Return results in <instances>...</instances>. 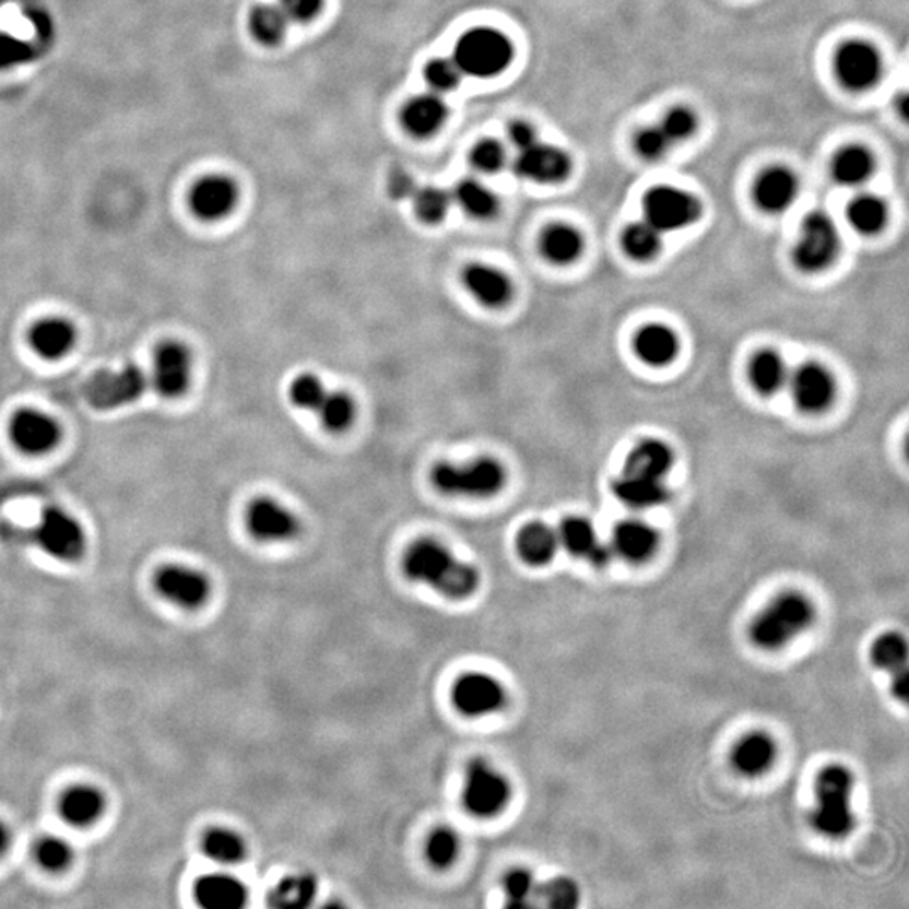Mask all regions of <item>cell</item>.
Returning <instances> with one entry per match:
<instances>
[{
    "label": "cell",
    "instance_id": "cell-46",
    "mask_svg": "<svg viewBox=\"0 0 909 909\" xmlns=\"http://www.w3.org/2000/svg\"><path fill=\"white\" fill-rule=\"evenodd\" d=\"M413 201H415V210L420 220L428 224H437L447 216L453 198L444 189L428 186V188L416 189Z\"/></svg>",
    "mask_w": 909,
    "mask_h": 909
},
{
    "label": "cell",
    "instance_id": "cell-57",
    "mask_svg": "<svg viewBox=\"0 0 909 909\" xmlns=\"http://www.w3.org/2000/svg\"><path fill=\"white\" fill-rule=\"evenodd\" d=\"M415 191V182L406 173H397L389 180V192L394 199L413 198Z\"/></svg>",
    "mask_w": 909,
    "mask_h": 909
},
{
    "label": "cell",
    "instance_id": "cell-36",
    "mask_svg": "<svg viewBox=\"0 0 909 909\" xmlns=\"http://www.w3.org/2000/svg\"><path fill=\"white\" fill-rule=\"evenodd\" d=\"M202 852L210 861L220 865L241 864L248 855V847L245 839L235 830L216 829L208 830L202 837Z\"/></svg>",
    "mask_w": 909,
    "mask_h": 909
},
{
    "label": "cell",
    "instance_id": "cell-34",
    "mask_svg": "<svg viewBox=\"0 0 909 909\" xmlns=\"http://www.w3.org/2000/svg\"><path fill=\"white\" fill-rule=\"evenodd\" d=\"M583 236L568 224H554L541 236V251L556 264H568L583 253Z\"/></svg>",
    "mask_w": 909,
    "mask_h": 909
},
{
    "label": "cell",
    "instance_id": "cell-14",
    "mask_svg": "<svg viewBox=\"0 0 909 909\" xmlns=\"http://www.w3.org/2000/svg\"><path fill=\"white\" fill-rule=\"evenodd\" d=\"M154 388L161 397L177 400L191 388L192 354L180 342L169 341L158 345L154 357Z\"/></svg>",
    "mask_w": 909,
    "mask_h": 909
},
{
    "label": "cell",
    "instance_id": "cell-33",
    "mask_svg": "<svg viewBox=\"0 0 909 909\" xmlns=\"http://www.w3.org/2000/svg\"><path fill=\"white\" fill-rule=\"evenodd\" d=\"M874 157L862 145H849L842 149L833 161V176L837 182L849 188L861 186L873 176Z\"/></svg>",
    "mask_w": 909,
    "mask_h": 909
},
{
    "label": "cell",
    "instance_id": "cell-51",
    "mask_svg": "<svg viewBox=\"0 0 909 909\" xmlns=\"http://www.w3.org/2000/svg\"><path fill=\"white\" fill-rule=\"evenodd\" d=\"M36 55V46L31 45L29 40L9 33H0V71L14 70V68L31 63Z\"/></svg>",
    "mask_w": 909,
    "mask_h": 909
},
{
    "label": "cell",
    "instance_id": "cell-56",
    "mask_svg": "<svg viewBox=\"0 0 909 909\" xmlns=\"http://www.w3.org/2000/svg\"><path fill=\"white\" fill-rule=\"evenodd\" d=\"M509 139L510 143L518 151H522V149L529 147L532 143L538 142L535 130L529 123H526V121H516V123L510 126Z\"/></svg>",
    "mask_w": 909,
    "mask_h": 909
},
{
    "label": "cell",
    "instance_id": "cell-60",
    "mask_svg": "<svg viewBox=\"0 0 909 909\" xmlns=\"http://www.w3.org/2000/svg\"><path fill=\"white\" fill-rule=\"evenodd\" d=\"M9 846H11V830L4 822L0 821V858L8 852Z\"/></svg>",
    "mask_w": 909,
    "mask_h": 909
},
{
    "label": "cell",
    "instance_id": "cell-52",
    "mask_svg": "<svg viewBox=\"0 0 909 909\" xmlns=\"http://www.w3.org/2000/svg\"><path fill=\"white\" fill-rule=\"evenodd\" d=\"M674 143L665 135L664 130L659 126L646 127L638 130L634 139V147L638 157L647 162H659L669 154Z\"/></svg>",
    "mask_w": 909,
    "mask_h": 909
},
{
    "label": "cell",
    "instance_id": "cell-31",
    "mask_svg": "<svg viewBox=\"0 0 909 909\" xmlns=\"http://www.w3.org/2000/svg\"><path fill=\"white\" fill-rule=\"evenodd\" d=\"M447 118V105L437 95H422L411 99L403 111L404 127L416 137H429L440 129Z\"/></svg>",
    "mask_w": 909,
    "mask_h": 909
},
{
    "label": "cell",
    "instance_id": "cell-49",
    "mask_svg": "<svg viewBox=\"0 0 909 909\" xmlns=\"http://www.w3.org/2000/svg\"><path fill=\"white\" fill-rule=\"evenodd\" d=\"M697 126L699 121H697L696 111L684 105L671 108L659 123L660 129L664 130L672 143L689 140L697 132Z\"/></svg>",
    "mask_w": 909,
    "mask_h": 909
},
{
    "label": "cell",
    "instance_id": "cell-43",
    "mask_svg": "<svg viewBox=\"0 0 909 909\" xmlns=\"http://www.w3.org/2000/svg\"><path fill=\"white\" fill-rule=\"evenodd\" d=\"M871 660L877 669H884L892 674L906 668V662H908L906 638L898 631H887L881 635L871 647Z\"/></svg>",
    "mask_w": 909,
    "mask_h": 909
},
{
    "label": "cell",
    "instance_id": "cell-44",
    "mask_svg": "<svg viewBox=\"0 0 909 909\" xmlns=\"http://www.w3.org/2000/svg\"><path fill=\"white\" fill-rule=\"evenodd\" d=\"M73 858V847L63 837L45 836L34 846V859L48 873L67 871Z\"/></svg>",
    "mask_w": 909,
    "mask_h": 909
},
{
    "label": "cell",
    "instance_id": "cell-12",
    "mask_svg": "<svg viewBox=\"0 0 909 909\" xmlns=\"http://www.w3.org/2000/svg\"><path fill=\"white\" fill-rule=\"evenodd\" d=\"M154 588L170 605L184 610H198L211 597V581L198 569L182 565H169L158 569Z\"/></svg>",
    "mask_w": 909,
    "mask_h": 909
},
{
    "label": "cell",
    "instance_id": "cell-26",
    "mask_svg": "<svg viewBox=\"0 0 909 909\" xmlns=\"http://www.w3.org/2000/svg\"><path fill=\"white\" fill-rule=\"evenodd\" d=\"M659 534L652 526L638 519L619 522L613 531V553L628 563H644L656 553Z\"/></svg>",
    "mask_w": 909,
    "mask_h": 909
},
{
    "label": "cell",
    "instance_id": "cell-3",
    "mask_svg": "<svg viewBox=\"0 0 909 909\" xmlns=\"http://www.w3.org/2000/svg\"><path fill=\"white\" fill-rule=\"evenodd\" d=\"M854 777L842 765H830L818 774L815 781V808L812 812V827L821 836L843 839L854 830L855 815L851 796Z\"/></svg>",
    "mask_w": 909,
    "mask_h": 909
},
{
    "label": "cell",
    "instance_id": "cell-21",
    "mask_svg": "<svg viewBox=\"0 0 909 909\" xmlns=\"http://www.w3.org/2000/svg\"><path fill=\"white\" fill-rule=\"evenodd\" d=\"M59 817L71 827L88 829L105 814L107 799L92 784H74L58 802Z\"/></svg>",
    "mask_w": 909,
    "mask_h": 909
},
{
    "label": "cell",
    "instance_id": "cell-7",
    "mask_svg": "<svg viewBox=\"0 0 909 909\" xmlns=\"http://www.w3.org/2000/svg\"><path fill=\"white\" fill-rule=\"evenodd\" d=\"M512 787L507 777L485 759H473L467 768L463 805L479 818L497 817L509 805Z\"/></svg>",
    "mask_w": 909,
    "mask_h": 909
},
{
    "label": "cell",
    "instance_id": "cell-47",
    "mask_svg": "<svg viewBox=\"0 0 909 909\" xmlns=\"http://www.w3.org/2000/svg\"><path fill=\"white\" fill-rule=\"evenodd\" d=\"M538 896L547 908L572 909L580 905V887L569 877H554L540 886Z\"/></svg>",
    "mask_w": 909,
    "mask_h": 909
},
{
    "label": "cell",
    "instance_id": "cell-30",
    "mask_svg": "<svg viewBox=\"0 0 909 909\" xmlns=\"http://www.w3.org/2000/svg\"><path fill=\"white\" fill-rule=\"evenodd\" d=\"M516 550L529 566H546L559 550L557 532L544 522H531L519 531Z\"/></svg>",
    "mask_w": 909,
    "mask_h": 909
},
{
    "label": "cell",
    "instance_id": "cell-41",
    "mask_svg": "<svg viewBox=\"0 0 909 909\" xmlns=\"http://www.w3.org/2000/svg\"><path fill=\"white\" fill-rule=\"evenodd\" d=\"M556 532L559 546L565 547L571 556L587 559L588 554L598 543L593 524L585 518H566Z\"/></svg>",
    "mask_w": 909,
    "mask_h": 909
},
{
    "label": "cell",
    "instance_id": "cell-6",
    "mask_svg": "<svg viewBox=\"0 0 909 909\" xmlns=\"http://www.w3.org/2000/svg\"><path fill=\"white\" fill-rule=\"evenodd\" d=\"M33 535L40 550L61 563L80 562L88 546L83 526L61 507H48L34 528Z\"/></svg>",
    "mask_w": 909,
    "mask_h": 909
},
{
    "label": "cell",
    "instance_id": "cell-4",
    "mask_svg": "<svg viewBox=\"0 0 909 909\" xmlns=\"http://www.w3.org/2000/svg\"><path fill=\"white\" fill-rule=\"evenodd\" d=\"M429 479L441 494L484 499L504 487L506 470L497 460L482 457L467 463H437Z\"/></svg>",
    "mask_w": 909,
    "mask_h": 909
},
{
    "label": "cell",
    "instance_id": "cell-45",
    "mask_svg": "<svg viewBox=\"0 0 909 909\" xmlns=\"http://www.w3.org/2000/svg\"><path fill=\"white\" fill-rule=\"evenodd\" d=\"M426 859L437 870H447L460 854V839L453 829L440 827L429 834L426 842Z\"/></svg>",
    "mask_w": 909,
    "mask_h": 909
},
{
    "label": "cell",
    "instance_id": "cell-11",
    "mask_svg": "<svg viewBox=\"0 0 909 909\" xmlns=\"http://www.w3.org/2000/svg\"><path fill=\"white\" fill-rule=\"evenodd\" d=\"M837 78L847 90L867 92L880 83L884 73L883 58L867 40H847L834 59Z\"/></svg>",
    "mask_w": 909,
    "mask_h": 909
},
{
    "label": "cell",
    "instance_id": "cell-23",
    "mask_svg": "<svg viewBox=\"0 0 909 909\" xmlns=\"http://www.w3.org/2000/svg\"><path fill=\"white\" fill-rule=\"evenodd\" d=\"M777 743L767 733L755 731L741 737L731 752L734 770L743 777H762L774 767Z\"/></svg>",
    "mask_w": 909,
    "mask_h": 909
},
{
    "label": "cell",
    "instance_id": "cell-29",
    "mask_svg": "<svg viewBox=\"0 0 909 909\" xmlns=\"http://www.w3.org/2000/svg\"><path fill=\"white\" fill-rule=\"evenodd\" d=\"M613 494L625 506L634 509H652L662 506L669 499V488L665 487L664 481L638 477L625 472L613 484Z\"/></svg>",
    "mask_w": 909,
    "mask_h": 909
},
{
    "label": "cell",
    "instance_id": "cell-10",
    "mask_svg": "<svg viewBox=\"0 0 909 909\" xmlns=\"http://www.w3.org/2000/svg\"><path fill=\"white\" fill-rule=\"evenodd\" d=\"M147 386L145 373L129 364L117 370H99L86 382L85 398L95 410H117L140 400Z\"/></svg>",
    "mask_w": 909,
    "mask_h": 909
},
{
    "label": "cell",
    "instance_id": "cell-40",
    "mask_svg": "<svg viewBox=\"0 0 909 909\" xmlns=\"http://www.w3.org/2000/svg\"><path fill=\"white\" fill-rule=\"evenodd\" d=\"M288 17L280 5H257L250 14V31L261 45L275 46L286 34Z\"/></svg>",
    "mask_w": 909,
    "mask_h": 909
},
{
    "label": "cell",
    "instance_id": "cell-48",
    "mask_svg": "<svg viewBox=\"0 0 909 909\" xmlns=\"http://www.w3.org/2000/svg\"><path fill=\"white\" fill-rule=\"evenodd\" d=\"M327 389L323 382L314 375H300L291 385V401L300 410L316 413L322 406L327 397Z\"/></svg>",
    "mask_w": 909,
    "mask_h": 909
},
{
    "label": "cell",
    "instance_id": "cell-59",
    "mask_svg": "<svg viewBox=\"0 0 909 909\" xmlns=\"http://www.w3.org/2000/svg\"><path fill=\"white\" fill-rule=\"evenodd\" d=\"M892 693L896 699L902 700L906 703L908 699L909 693V675H908V668L899 669V671L893 672V682H892Z\"/></svg>",
    "mask_w": 909,
    "mask_h": 909
},
{
    "label": "cell",
    "instance_id": "cell-17",
    "mask_svg": "<svg viewBox=\"0 0 909 909\" xmlns=\"http://www.w3.org/2000/svg\"><path fill=\"white\" fill-rule=\"evenodd\" d=\"M11 440L27 454H45L61 441L58 422L37 410H21L11 422Z\"/></svg>",
    "mask_w": 909,
    "mask_h": 909
},
{
    "label": "cell",
    "instance_id": "cell-27",
    "mask_svg": "<svg viewBox=\"0 0 909 909\" xmlns=\"http://www.w3.org/2000/svg\"><path fill=\"white\" fill-rule=\"evenodd\" d=\"M674 465V453L671 447L664 441L644 440L630 451L625 462V473L638 475V477L657 479L664 481L665 475L671 472Z\"/></svg>",
    "mask_w": 909,
    "mask_h": 909
},
{
    "label": "cell",
    "instance_id": "cell-55",
    "mask_svg": "<svg viewBox=\"0 0 909 909\" xmlns=\"http://www.w3.org/2000/svg\"><path fill=\"white\" fill-rule=\"evenodd\" d=\"M280 8L285 12L288 21L295 23H307L319 14L322 8V0H280Z\"/></svg>",
    "mask_w": 909,
    "mask_h": 909
},
{
    "label": "cell",
    "instance_id": "cell-54",
    "mask_svg": "<svg viewBox=\"0 0 909 909\" xmlns=\"http://www.w3.org/2000/svg\"><path fill=\"white\" fill-rule=\"evenodd\" d=\"M472 162L475 169L481 170V173H499L506 164V151L495 140H485L473 149Z\"/></svg>",
    "mask_w": 909,
    "mask_h": 909
},
{
    "label": "cell",
    "instance_id": "cell-39",
    "mask_svg": "<svg viewBox=\"0 0 909 909\" xmlns=\"http://www.w3.org/2000/svg\"><path fill=\"white\" fill-rule=\"evenodd\" d=\"M622 246H624L625 253L634 260H652L662 250V233L649 221H637L625 229L622 235Z\"/></svg>",
    "mask_w": 909,
    "mask_h": 909
},
{
    "label": "cell",
    "instance_id": "cell-1",
    "mask_svg": "<svg viewBox=\"0 0 909 909\" xmlns=\"http://www.w3.org/2000/svg\"><path fill=\"white\" fill-rule=\"evenodd\" d=\"M404 575L415 583L426 585L450 600H465L481 588V572L460 562L444 544L420 540L408 547L403 557Z\"/></svg>",
    "mask_w": 909,
    "mask_h": 909
},
{
    "label": "cell",
    "instance_id": "cell-37",
    "mask_svg": "<svg viewBox=\"0 0 909 909\" xmlns=\"http://www.w3.org/2000/svg\"><path fill=\"white\" fill-rule=\"evenodd\" d=\"M847 217L851 226L862 235H876L886 226V202L874 194L858 196L847 208Z\"/></svg>",
    "mask_w": 909,
    "mask_h": 909
},
{
    "label": "cell",
    "instance_id": "cell-22",
    "mask_svg": "<svg viewBox=\"0 0 909 909\" xmlns=\"http://www.w3.org/2000/svg\"><path fill=\"white\" fill-rule=\"evenodd\" d=\"M29 345L43 359H63L76 345V327L59 317L39 320L31 327Z\"/></svg>",
    "mask_w": 909,
    "mask_h": 909
},
{
    "label": "cell",
    "instance_id": "cell-2",
    "mask_svg": "<svg viewBox=\"0 0 909 909\" xmlns=\"http://www.w3.org/2000/svg\"><path fill=\"white\" fill-rule=\"evenodd\" d=\"M817 610L811 598L799 591H784L763 610L749 627V638L758 649L780 650L814 625Z\"/></svg>",
    "mask_w": 909,
    "mask_h": 909
},
{
    "label": "cell",
    "instance_id": "cell-5",
    "mask_svg": "<svg viewBox=\"0 0 909 909\" xmlns=\"http://www.w3.org/2000/svg\"><path fill=\"white\" fill-rule=\"evenodd\" d=\"M512 56L510 40L499 31L488 27L470 31L454 49V61L462 73L475 78L497 76L507 70Z\"/></svg>",
    "mask_w": 909,
    "mask_h": 909
},
{
    "label": "cell",
    "instance_id": "cell-28",
    "mask_svg": "<svg viewBox=\"0 0 909 909\" xmlns=\"http://www.w3.org/2000/svg\"><path fill=\"white\" fill-rule=\"evenodd\" d=\"M635 353L650 366H665L678 353V339L674 330L662 323H650L638 330L634 341Z\"/></svg>",
    "mask_w": 909,
    "mask_h": 909
},
{
    "label": "cell",
    "instance_id": "cell-32",
    "mask_svg": "<svg viewBox=\"0 0 909 909\" xmlns=\"http://www.w3.org/2000/svg\"><path fill=\"white\" fill-rule=\"evenodd\" d=\"M790 370L783 357L771 349H765L753 357L749 364V379L756 391L762 394H775L789 385Z\"/></svg>",
    "mask_w": 909,
    "mask_h": 909
},
{
    "label": "cell",
    "instance_id": "cell-18",
    "mask_svg": "<svg viewBox=\"0 0 909 909\" xmlns=\"http://www.w3.org/2000/svg\"><path fill=\"white\" fill-rule=\"evenodd\" d=\"M793 400L800 410L821 413L829 408L836 397V381L829 370L818 363H805L793 370L789 378Z\"/></svg>",
    "mask_w": 909,
    "mask_h": 909
},
{
    "label": "cell",
    "instance_id": "cell-42",
    "mask_svg": "<svg viewBox=\"0 0 909 909\" xmlns=\"http://www.w3.org/2000/svg\"><path fill=\"white\" fill-rule=\"evenodd\" d=\"M317 416L323 428L332 433H341L353 425L356 418V404L345 392L329 391L322 406L317 411Z\"/></svg>",
    "mask_w": 909,
    "mask_h": 909
},
{
    "label": "cell",
    "instance_id": "cell-50",
    "mask_svg": "<svg viewBox=\"0 0 909 909\" xmlns=\"http://www.w3.org/2000/svg\"><path fill=\"white\" fill-rule=\"evenodd\" d=\"M540 886L535 884L534 876L528 870H512L504 877V892L507 896V905L516 908H524L538 896Z\"/></svg>",
    "mask_w": 909,
    "mask_h": 909
},
{
    "label": "cell",
    "instance_id": "cell-20",
    "mask_svg": "<svg viewBox=\"0 0 909 909\" xmlns=\"http://www.w3.org/2000/svg\"><path fill=\"white\" fill-rule=\"evenodd\" d=\"M799 177L787 167H770L755 184L756 204L767 213H783L799 198Z\"/></svg>",
    "mask_w": 909,
    "mask_h": 909
},
{
    "label": "cell",
    "instance_id": "cell-9",
    "mask_svg": "<svg viewBox=\"0 0 909 909\" xmlns=\"http://www.w3.org/2000/svg\"><path fill=\"white\" fill-rule=\"evenodd\" d=\"M646 221L664 233L681 232L697 223L703 204L696 196L674 186H657L644 199Z\"/></svg>",
    "mask_w": 909,
    "mask_h": 909
},
{
    "label": "cell",
    "instance_id": "cell-16",
    "mask_svg": "<svg viewBox=\"0 0 909 909\" xmlns=\"http://www.w3.org/2000/svg\"><path fill=\"white\" fill-rule=\"evenodd\" d=\"M513 173L535 184H559L571 173V158L562 149L538 140L519 151L513 161Z\"/></svg>",
    "mask_w": 909,
    "mask_h": 909
},
{
    "label": "cell",
    "instance_id": "cell-24",
    "mask_svg": "<svg viewBox=\"0 0 909 909\" xmlns=\"http://www.w3.org/2000/svg\"><path fill=\"white\" fill-rule=\"evenodd\" d=\"M463 285L485 307H504L512 298L509 276L488 264H470L463 270Z\"/></svg>",
    "mask_w": 909,
    "mask_h": 909
},
{
    "label": "cell",
    "instance_id": "cell-58",
    "mask_svg": "<svg viewBox=\"0 0 909 909\" xmlns=\"http://www.w3.org/2000/svg\"><path fill=\"white\" fill-rule=\"evenodd\" d=\"M613 556H615V553H613L612 544L600 543L598 541L593 550L588 554L587 559L591 565L597 566V568H603V566L612 562Z\"/></svg>",
    "mask_w": 909,
    "mask_h": 909
},
{
    "label": "cell",
    "instance_id": "cell-25",
    "mask_svg": "<svg viewBox=\"0 0 909 909\" xmlns=\"http://www.w3.org/2000/svg\"><path fill=\"white\" fill-rule=\"evenodd\" d=\"M194 899L205 909H241L248 902V889L229 874H208L196 881Z\"/></svg>",
    "mask_w": 909,
    "mask_h": 909
},
{
    "label": "cell",
    "instance_id": "cell-35",
    "mask_svg": "<svg viewBox=\"0 0 909 909\" xmlns=\"http://www.w3.org/2000/svg\"><path fill=\"white\" fill-rule=\"evenodd\" d=\"M317 880L310 873L292 874L280 881L270 893L268 902L273 908L304 909L312 905L317 896Z\"/></svg>",
    "mask_w": 909,
    "mask_h": 909
},
{
    "label": "cell",
    "instance_id": "cell-53",
    "mask_svg": "<svg viewBox=\"0 0 909 909\" xmlns=\"http://www.w3.org/2000/svg\"><path fill=\"white\" fill-rule=\"evenodd\" d=\"M463 73L454 58L433 59L426 67V81L437 92H451L459 86Z\"/></svg>",
    "mask_w": 909,
    "mask_h": 909
},
{
    "label": "cell",
    "instance_id": "cell-8",
    "mask_svg": "<svg viewBox=\"0 0 909 909\" xmlns=\"http://www.w3.org/2000/svg\"><path fill=\"white\" fill-rule=\"evenodd\" d=\"M840 250L836 223L824 211H812L803 220L799 243L793 250L796 267L805 273H817L830 267Z\"/></svg>",
    "mask_w": 909,
    "mask_h": 909
},
{
    "label": "cell",
    "instance_id": "cell-15",
    "mask_svg": "<svg viewBox=\"0 0 909 909\" xmlns=\"http://www.w3.org/2000/svg\"><path fill=\"white\" fill-rule=\"evenodd\" d=\"M246 526L260 543H285L297 538L300 522L276 500L260 497L246 510Z\"/></svg>",
    "mask_w": 909,
    "mask_h": 909
},
{
    "label": "cell",
    "instance_id": "cell-19",
    "mask_svg": "<svg viewBox=\"0 0 909 909\" xmlns=\"http://www.w3.org/2000/svg\"><path fill=\"white\" fill-rule=\"evenodd\" d=\"M238 202V188L229 177L208 176L194 184L189 194L192 213L202 221H220L232 214Z\"/></svg>",
    "mask_w": 909,
    "mask_h": 909
},
{
    "label": "cell",
    "instance_id": "cell-13",
    "mask_svg": "<svg viewBox=\"0 0 909 909\" xmlns=\"http://www.w3.org/2000/svg\"><path fill=\"white\" fill-rule=\"evenodd\" d=\"M451 699L463 716L484 718L499 712L507 705V693L492 675L470 672L454 682Z\"/></svg>",
    "mask_w": 909,
    "mask_h": 909
},
{
    "label": "cell",
    "instance_id": "cell-38",
    "mask_svg": "<svg viewBox=\"0 0 909 909\" xmlns=\"http://www.w3.org/2000/svg\"><path fill=\"white\" fill-rule=\"evenodd\" d=\"M451 198L459 202L460 208L477 220H488L499 210V201L494 192L488 191L484 184L475 179H465L454 188Z\"/></svg>",
    "mask_w": 909,
    "mask_h": 909
}]
</instances>
